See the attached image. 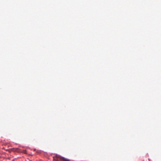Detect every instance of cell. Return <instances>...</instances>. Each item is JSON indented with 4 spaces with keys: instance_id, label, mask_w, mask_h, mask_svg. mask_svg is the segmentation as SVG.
Segmentation results:
<instances>
[{
    "instance_id": "obj_1",
    "label": "cell",
    "mask_w": 161,
    "mask_h": 161,
    "mask_svg": "<svg viewBox=\"0 0 161 161\" xmlns=\"http://www.w3.org/2000/svg\"><path fill=\"white\" fill-rule=\"evenodd\" d=\"M54 161H71L70 160L63 157L60 155H55L53 157Z\"/></svg>"
}]
</instances>
